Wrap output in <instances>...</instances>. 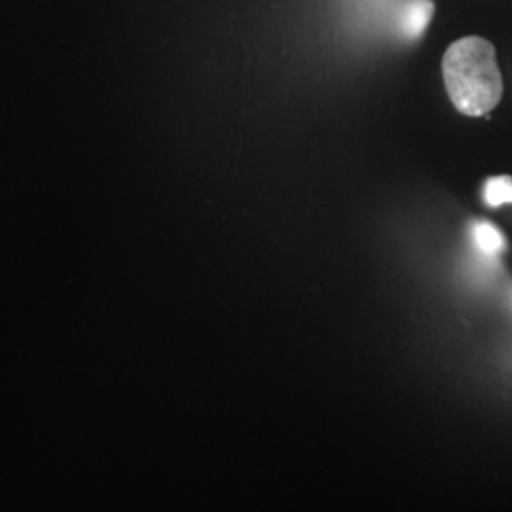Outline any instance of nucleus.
I'll use <instances>...</instances> for the list:
<instances>
[{
    "mask_svg": "<svg viewBox=\"0 0 512 512\" xmlns=\"http://www.w3.org/2000/svg\"><path fill=\"white\" fill-rule=\"evenodd\" d=\"M435 14L433 0H406L397 14V31L406 40L420 38Z\"/></svg>",
    "mask_w": 512,
    "mask_h": 512,
    "instance_id": "f03ea898",
    "label": "nucleus"
},
{
    "mask_svg": "<svg viewBox=\"0 0 512 512\" xmlns=\"http://www.w3.org/2000/svg\"><path fill=\"white\" fill-rule=\"evenodd\" d=\"M471 234H473L476 249L482 255L497 256L505 253L507 249V239L490 220H475L471 226Z\"/></svg>",
    "mask_w": 512,
    "mask_h": 512,
    "instance_id": "7ed1b4c3",
    "label": "nucleus"
},
{
    "mask_svg": "<svg viewBox=\"0 0 512 512\" xmlns=\"http://www.w3.org/2000/svg\"><path fill=\"white\" fill-rule=\"evenodd\" d=\"M484 202L490 207H501L512 203V177L499 175L484 183Z\"/></svg>",
    "mask_w": 512,
    "mask_h": 512,
    "instance_id": "20e7f679",
    "label": "nucleus"
},
{
    "mask_svg": "<svg viewBox=\"0 0 512 512\" xmlns=\"http://www.w3.org/2000/svg\"><path fill=\"white\" fill-rule=\"evenodd\" d=\"M442 76L454 107L465 116H488L503 95L495 46L486 38L456 40L442 57Z\"/></svg>",
    "mask_w": 512,
    "mask_h": 512,
    "instance_id": "f257e3e1",
    "label": "nucleus"
}]
</instances>
